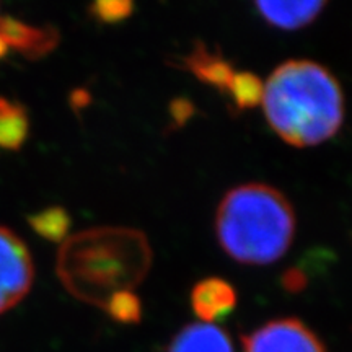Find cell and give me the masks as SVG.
Returning <instances> with one entry per match:
<instances>
[{"label": "cell", "mask_w": 352, "mask_h": 352, "mask_svg": "<svg viewBox=\"0 0 352 352\" xmlns=\"http://www.w3.org/2000/svg\"><path fill=\"white\" fill-rule=\"evenodd\" d=\"M0 38L8 50L30 60L51 54L60 41V34L54 26H33L12 16H0Z\"/></svg>", "instance_id": "obj_6"}, {"label": "cell", "mask_w": 352, "mask_h": 352, "mask_svg": "<svg viewBox=\"0 0 352 352\" xmlns=\"http://www.w3.org/2000/svg\"><path fill=\"white\" fill-rule=\"evenodd\" d=\"M182 67L220 94H226L228 83L236 72L222 52L209 50L204 43L195 44V47L182 59Z\"/></svg>", "instance_id": "obj_9"}, {"label": "cell", "mask_w": 352, "mask_h": 352, "mask_svg": "<svg viewBox=\"0 0 352 352\" xmlns=\"http://www.w3.org/2000/svg\"><path fill=\"white\" fill-rule=\"evenodd\" d=\"M191 308L202 320V323L212 324L226 320L236 307V290L222 277H206L191 290Z\"/></svg>", "instance_id": "obj_7"}, {"label": "cell", "mask_w": 352, "mask_h": 352, "mask_svg": "<svg viewBox=\"0 0 352 352\" xmlns=\"http://www.w3.org/2000/svg\"><path fill=\"white\" fill-rule=\"evenodd\" d=\"M296 210L279 189L264 183L232 188L215 212V235L228 256L264 266L287 253L296 236Z\"/></svg>", "instance_id": "obj_3"}, {"label": "cell", "mask_w": 352, "mask_h": 352, "mask_svg": "<svg viewBox=\"0 0 352 352\" xmlns=\"http://www.w3.org/2000/svg\"><path fill=\"white\" fill-rule=\"evenodd\" d=\"M267 25L279 30H300L318 19L328 0H253Z\"/></svg>", "instance_id": "obj_8"}, {"label": "cell", "mask_w": 352, "mask_h": 352, "mask_svg": "<svg viewBox=\"0 0 352 352\" xmlns=\"http://www.w3.org/2000/svg\"><path fill=\"white\" fill-rule=\"evenodd\" d=\"M33 279L34 266L28 246L10 228L0 227V315L23 300Z\"/></svg>", "instance_id": "obj_4"}, {"label": "cell", "mask_w": 352, "mask_h": 352, "mask_svg": "<svg viewBox=\"0 0 352 352\" xmlns=\"http://www.w3.org/2000/svg\"><path fill=\"white\" fill-rule=\"evenodd\" d=\"M243 352H327L316 334L298 318H277L241 336Z\"/></svg>", "instance_id": "obj_5"}, {"label": "cell", "mask_w": 352, "mask_h": 352, "mask_svg": "<svg viewBox=\"0 0 352 352\" xmlns=\"http://www.w3.org/2000/svg\"><path fill=\"white\" fill-rule=\"evenodd\" d=\"M8 52H10V50L7 47V44L3 43V39L0 38V60L6 59V57L8 56Z\"/></svg>", "instance_id": "obj_18"}, {"label": "cell", "mask_w": 352, "mask_h": 352, "mask_svg": "<svg viewBox=\"0 0 352 352\" xmlns=\"http://www.w3.org/2000/svg\"><path fill=\"white\" fill-rule=\"evenodd\" d=\"M103 310L121 324H138L142 320V303L132 290L113 294L103 305Z\"/></svg>", "instance_id": "obj_14"}, {"label": "cell", "mask_w": 352, "mask_h": 352, "mask_svg": "<svg viewBox=\"0 0 352 352\" xmlns=\"http://www.w3.org/2000/svg\"><path fill=\"white\" fill-rule=\"evenodd\" d=\"M134 0H91L90 13L95 20L104 25H114L131 16Z\"/></svg>", "instance_id": "obj_15"}, {"label": "cell", "mask_w": 352, "mask_h": 352, "mask_svg": "<svg viewBox=\"0 0 352 352\" xmlns=\"http://www.w3.org/2000/svg\"><path fill=\"white\" fill-rule=\"evenodd\" d=\"M261 104L271 129L300 148L327 142L344 121V94L338 78L307 59H290L272 70Z\"/></svg>", "instance_id": "obj_2"}, {"label": "cell", "mask_w": 352, "mask_h": 352, "mask_svg": "<svg viewBox=\"0 0 352 352\" xmlns=\"http://www.w3.org/2000/svg\"><path fill=\"white\" fill-rule=\"evenodd\" d=\"M283 287L287 292L298 294L307 287V276L300 267H290L283 274Z\"/></svg>", "instance_id": "obj_17"}, {"label": "cell", "mask_w": 352, "mask_h": 352, "mask_svg": "<svg viewBox=\"0 0 352 352\" xmlns=\"http://www.w3.org/2000/svg\"><path fill=\"white\" fill-rule=\"evenodd\" d=\"M30 134V118L23 104L0 96V148L16 152Z\"/></svg>", "instance_id": "obj_11"}, {"label": "cell", "mask_w": 352, "mask_h": 352, "mask_svg": "<svg viewBox=\"0 0 352 352\" xmlns=\"http://www.w3.org/2000/svg\"><path fill=\"white\" fill-rule=\"evenodd\" d=\"M264 83L256 74L253 72H235L228 83L227 95L230 98L233 111L241 113L245 109L256 108L263 101Z\"/></svg>", "instance_id": "obj_12"}, {"label": "cell", "mask_w": 352, "mask_h": 352, "mask_svg": "<svg viewBox=\"0 0 352 352\" xmlns=\"http://www.w3.org/2000/svg\"><path fill=\"white\" fill-rule=\"evenodd\" d=\"M70 215L64 208H46L28 215L33 232L47 241H65L70 230Z\"/></svg>", "instance_id": "obj_13"}, {"label": "cell", "mask_w": 352, "mask_h": 352, "mask_svg": "<svg viewBox=\"0 0 352 352\" xmlns=\"http://www.w3.org/2000/svg\"><path fill=\"white\" fill-rule=\"evenodd\" d=\"M196 108L191 101L186 98H178L173 100L170 104V127L171 129H179L183 127L186 122L195 116Z\"/></svg>", "instance_id": "obj_16"}, {"label": "cell", "mask_w": 352, "mask_h": 352, "mask_svg": "<svg viewBox=\"0 0 352 352\" xmlns=\"http://www.w3.org/2000/svg\"><path fill=\"white\" fill-rule=\"evenodd\" d=\"M152 258L151 243L142 232L95 227L64 241L57 253L56 272L70 296L103 308L113 294L142 283Z\"/></svg>", "instance_id": "obj_1"}, {"label": "cell", "mask_w": 352, "mask_h": 352, "mask_svg": "<svg viewBox=\"0 0 352 352\" xmlns=\"http://www.w3.org/2000/svg\"><path fill=\"white\" fill-rule=\"evenodd\" d=\"M166 352H233V344L222 328L191 323L175 334Z\"/></svg>", "instance_id": "obj_10"}]
</instances>
